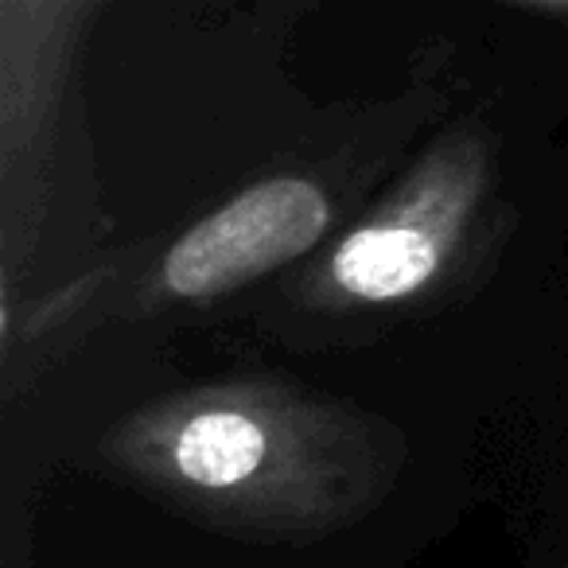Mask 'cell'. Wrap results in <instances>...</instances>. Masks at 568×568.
Returning <instances> with one entry per match:
<instances>
[{"label":"cell","instance_id":"cell-2","mask_svg":"<svg viewBox=\"0 0 568 568\" xmlns=\"http://www.w3.org/2000/svg\"><path fill=\"white\" fill-rule=\"evenodd\" d=\"M440 250L417 226H366L335 253V281L363 301H397L436 273Z\"/></svg>","mask_w":568,"mask_h":568},{"label":"cell","instance_id":"cell-4","mask_svg":"<svg viewBox=\"0 0 568 568\" xmlns=\"http://www.w3.org/2000/svg\"><path fill=\"white\" fill-rule=\"evenodd\" d=\"M510 4H534V9L557 12V17L568 20V0H510Z\"/></svg>","mask_w":568,"mask_h":568},{"label":"cell","instance_id":"cell-1","mask_svg":"<svg viewBox=\"0 0 568 568\" xmlns=\"http://www.w3.org/2000/svg\"><path fill=\"white\" fill-rule=\"evenodd\" d=\"M327 230V203L308 180H265L191 226L164 261L180 296H219L301 257Z\"/></svg>","mask_w":568,"mask_h":568},{"label":"cell","instance_id":"cell-3","mask_svg":"<svg viewBox=\"0 0 568 568\" xmlns=\"http://www.w3.org/2000/svg\"><path fill=\"white\" fill-rule=\"evenodd\" d=\"M265 459V433L242 413H203L175 440V464L199 487H230Z\"/></svg>","mask_w":568,"mask_h":568}]
</instances>
